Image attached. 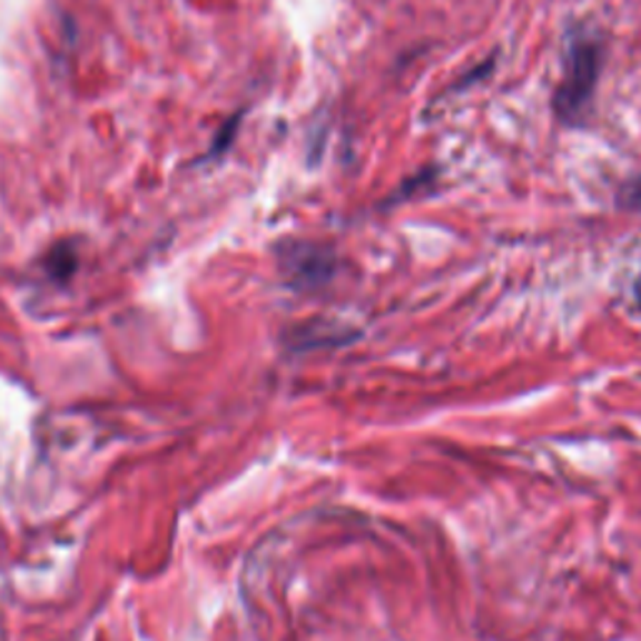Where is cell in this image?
<instances>
[{"label": "cell", "instance_id": "6da1fadb", "mask_svg": "<svg viewBox=\"0 0 641 641\" xmlns=\"http://www.w3.org/2000/svg\"><path fill=\"white\" fill-rule=\"evenodd\" d=\"M601 60H604V50L594 36L576 33L569 40L564 73H561V83L554 93V110L564 124H579L589 114L596 93Z\"/></svg>", "mask_w": 641, "mask_h": 641}, {"label": "cell", "instance_id": "7a4b0ae2", "mask_svg": "<svg viewBox=\"0 0 641 641\" xmlns=\"http://www.w3.org/2000/svg\"><path fill=\"white\" fill-rule=\"evenodd\" d=\"M278 266L288 286L310 290L328 284L336 274V254L314 240H286L278 246Z\"/></svg>", "mask_w": 641, "mask_h": 641}, {"label": "cell", "instance_id": "3957f363", "mask_svg": "<svg viewBox=\"0 0 641 641\" xmlns=\"http://www.w3.org/2000/svg\"><path fill=\"white\" fill-rule=\"evenodd\" d=\"M621 206H627V208H641V180H631V184H627V188L621 190Z\"/></svg>", "mask_w": 641, "mask_h": 641}]
</instances>
